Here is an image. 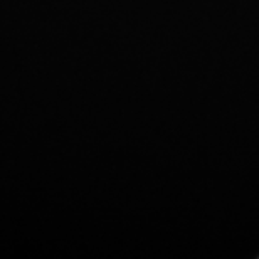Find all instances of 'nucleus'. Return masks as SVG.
<instances>
[]
</instances>
